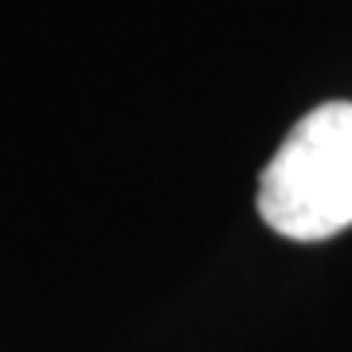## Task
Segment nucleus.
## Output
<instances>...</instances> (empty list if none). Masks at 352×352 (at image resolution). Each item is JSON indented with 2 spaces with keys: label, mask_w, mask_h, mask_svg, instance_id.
Wrapping results in <instances>:
<instances>
[{
  "label": "nucleus",
  "mask_w": 352,
  "mask_h": 352,
  "mask_svg": "<svg viewBox=\"0 0 352 352\" xmlns=\"http://www.w3.org/2000/svg\"><path fill=\"white\" fill-rule=\"evenodd\" d=\"M258 215L294 243L352 227V102L309 110L258 176Z\"/></svg>",
  "instance_id": "f257e3e1"
}]
</instances>
